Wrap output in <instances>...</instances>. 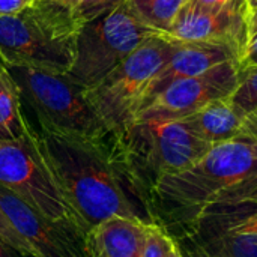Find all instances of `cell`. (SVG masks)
Masks as SVG:
<instances>
[{"instance_id": "6da1fadb", "label": "cell", "mask_w": 257, "mask_h": 257, "mask_svg": "<svg viewBox=\"0 0 257 257\" xmlns=\"http://www.w3.org/2000/svg\"><path fill=\"white\" fill-rule=\"evenodd\" d=\"M30 133L87 233L111 217L155 223L142 205L143 194L120 157L114 134L93 140L33 126Z\"/></svg>"}, {"instance_id": "7a4b0ae2", "label": "cell", "mask_w": 257, "mask_h": 257, "mask_svg": "<svg viewBox=\"0 0 257 257\" xmlns=\"http://www.w3.org/2000/svg\"><path fill=\"white\" fill-rule=\"evenodd\" d=\"M254 182L257 143L239 136L211 146L191 167L160 178L149 196L167 221L193 224L208 208L232 202Z\"/></svg>"}, {"instance_id": "3957f363", "label": "cell", "mask_w": 257, "mask_h": 257, "mask_svg": "<svg viewBox=\"0 0 257 257\" xmlns=\"http://www.w3.org/2000/svg\"><path fill=\"white\" fill-rule=\"evenodd\" d=\"M20 96L21 110L33 128L75 136L105 139L110 133L87 98V90L66 74L5 65Z\"/></svg>"}, {"instance_id": "277c9868", "label": "cell", "mask_w": 257, "mask_h": 257, "mask_svg": "<svg viewBox=\"0 0 257 257\" xmlns=\"http://www.w3.org/2000/svg\"><path fill=\"white\" fill-rule=\"evenodd\" d=\"M78 27L72 14L33 0L18 14L0 15V59L5 65L66 74Z\"/></svg>"}, {"instance_id": "5b68a950", "label": "cell", "mask_w": 257, "mask_h": 257, "mask_svg": "<svg viewBox=\"0 0 257 257\" xmlns=\"http://www.w3.org/2000/svg\"><path fill=\"white\" fill-rule=\"evenodd\" d=\"M114 137L142 194L160 178L191 167L211 149L181 120H136Z\"/></svg>"}, {"instance_id": "8992f818", "label": "cell", "mask_w": 257, "mask_h": 257, "mask_svg": "<svg viewBox=\"0 0 257 257\" xmlns=\"http://www.w3.org/2000/svg\"><path fill=\"white\" fill-rule=\"evenodd\" d=\"M173 47L161 35L151 36L99 83L86 89L90 104L110 133L116 136L134 123L151 83L169 60Z\"/></svg>"}, {"instance_id": "52a82bcc", "label": "cell", "mask_w": 257, "mask_h": 257, "mask_svg": "<svg viewBox=\"0 0 257 257\" xmlns=\"http://www.w3.org/2000/svg\"><path fill=\"white\" fill-rule=\"evenodd\" d=\"M155 35L160 33L142 23L125 2L113 12L78 27L74 60L66 75L81 87L90 89Z\"/></svg>"}, {"instance_id": "ba28073f", "label": "cell", "mask_w": 257, "mask_h": 257, "mask_svg": "<svg viewBox=\"0 0 257 257\" xmlns=\"http://www.w3.org/2000/svg\"><path fill=\"white\" fill-rule=\"evenodd\" d=\"M0 185L47 218L86 239L84 226L62 194L32 133L23 140H0Z\"/></svg>"}, {"instance_id": "9c48e42d", "label": "cell", "mask_w": 257, "mask_h": 257, "mask_svg": "<svg viewBox=\"0 0 257 257\" xmlns=\"http://www.w3.org/2000/svg\"><path fill=\"white\" fill-rule=\"evenodd\" d=\"M241 69V60L233 59L203 74L173 81L145 102L136 120H179L209 101L230 96L238 86Z\"/></svg>"}, {"instance_id": "30bf717a", "label": "cell", "mask_w": 257, "mask_h": 257, "mask_svg": "<svg viewBox=\"0 0 257 257\" xmlns=\"http://www.w3.org/2000/svg\"><path fill=\"white\" fill-rule=\"evenodd\" d=\"M193 224L197 235L196 257H257L256 206L215 205Z\"/></svg>"}, {"instance_id": "8fae6325", "label": "cell", "mask_w": 257, "mask_h": 257, "mask_svg": "<svg viewBox=\"0 0 257 257\" xmlns=\"http://www.w3.org/2000/svg\"><path fill=\"white\" fill-rule=\"evenodd\" d=\"M247 0H232L221 9H203L185 3L169 30L160 33L173 42H209L224 44L241 54L248 44Z\"/></svg>"}, {"instance_id": "7c38bea8", "label": "cell", "mask_w": 257, "mask_h": 257, "mask_svg": "<svg viewBox=\"0 0 257 257\" xmlns=\"http://www.w3.org/2000/svg\"><path fill=\"white\" fill-rule=\"evenodd\" d=\"M0 208L33 257H89L83 236L47 218L2 185Z\"/></svg>"}, {"instance_id": "4fadbf2b", "label": "cell", "mask_w": 257, "mask_h": 257, "mask_svg": "<svg viewBox=\"0 0 257 257\" xmlns=\"http://www.w3.org/2000/svg\"><path fill=\"white\" fill-rule=\"evenodd\" d=\"M173 42V41H172ZM173 51L149 86L146 101L160 93L173 81L203 74L227 60L238 59L241 54L224 44L209 42H173ZM145 101V102H146ZM145 105V104H143Z\"/></svg>"}, {"instance_id": "5bb4252c", "label": "cell", "mask_w": 257, "mask_h": 257, "mask_svg": "<svg viewBox=\"0 0 257 257\" xmlns=\"http://www.w3.org/2000/svg\"><path fill=\"white\" fill-rule=\"evenodd\" d=\"M148 224L139 218L111 217L86 235L89 257H142Z\"/></svg>"}, {"instance_id": "9a60e30c", "label": "cell", "mask_w": 257, "mask_h": 257, "mask_svg": "<svg viewBox=\"0 0 257 257\" xmlns=\"http://www.w3.org/2000/svg\"><path fill=\"white\" fill-rule=\"evenodd\" d=\"M245 114L230 96L209 101L194 113L179 119L196 137L214 146L239 137Z\"/></svg>"}, {"instance_id": "2e32d148", "label": "cell", "mask_w": 257, "mask_h": 257, "mask_svg": "<svg viewBox=\"0 0 257 257\" xmlns=\"http://www.w3.org/2000/svg\"><path fill=\"white\" fill-rule=\"evenodd\" d=\"M29 133L30 126L24 119L18 92L8 74L0 83V140H23Z\"/></svg>"}, {"instance_id": "e0dca14e", "label": "cell", "mask_w": 257, "mask_h": 257, "mask_svg": "<svg viewBox=\"0 0 257 257\" xmlns=\"http://www.w3.org/2000/svg\"><path fill=\"white\" fill-rule=\"evenodd\" d=\"M188 0H126L131 12L158 33L169 30Z\"/></svg>"}, {"instance_id": "ac0fdd59", "label": "cell", "mask_w": 257, "mask_h": 257, "mask_svg": "<svg viewBox=\"0 0 257 257\" xmlns=\"http://www.w3.org/2000/svg\"><path fill=\"white\" fill-rule=\"evenodd\" d=\"M230 99L247 116L257 108V65L242 66L239 81Z\"/></svg>"}, {"instance_id": "d6986e66", "label": "cell", "mask_w": 257, "mask_h": 257, "mask_svg": "<svg viewBox=\"0 0 257 257\" xmlns=\"http://www.w3.org/2000/svg\"><path fill=\"white\" fill-rule=\"evenodd\" d=\"M176 242L157 223L148 224L146 242L142 257H170Z\"/></svg>"}, {"instance_id": "ffe728a7", "label": "cell", "mask_w": 257, "mask_h": 257, "mask_svg": "<svg viewBox=\"0 0 257 257\" xmlns=\"http://www.w3.org/2000/svg\"><path fill=\"white\" fill-rule=\"evenodd\" d=\"M126 0H81L74 11V20L78 26L99 15H105L120 8Z\"/></svg>"}, {"instance_id": "44dd1931", "label": "cell", "mask_w": 257, "mask_h": 257, "mask_svg": "<svg viewBox=\"0 0 257 257\" xmlns=\"http://www.w3.org/2000/svg\"><path fill=\"white\" fill-rule=\"evenodd\" d=\"M0 238L14 250H17L20 254L24 257H33L32 250L29 248V245L26 244V241L18 235V232L14 229L12 223L8 220V217L5 215V212L0 208Z\"/></svg>"}, {"instance_id": "7402d4cb", "label": "cell", "mask_w": 257, "mask_h": 257, "mask_svg": "<svg viewBox=\"0 0 257 257\" xmlns=\"http://www.w3.org/2000/svg\"><path fill=\"white\" fill-rule=\"evenodd\" d=\"M239 136L245 137L248 140H253V142L257 143V108L245 116Z\"/></svg>"}, {"instance_id": "603a6c76", "label": "cell", "mask_w": 257, "mask_h": 257, "mask_svg": "<svg viewBox=\"0 0 257 257\" xmlns=\"http://www.w3.org/2000/svg\"><path fill=\"white\" fill-rule=\"evenodd\" d=\"M33 0H0V15H12L26 9Z\"/></svg>"}, {"instance_id": "cb8c5ba5", "label": "cell", "mask_w": 257, "mask_h": 257, "mask_svg": "<svg viewBox=\"0 0 257 257\" xmlns=\"http://www.w3.org/2000/svg\"><path fill=\"white\" fill-rule=\"evenodd\" d=\"M227 203H245V205H251L257 208V182H254L251 187L244 190L239 196H236L232 202H227Z\"/></svg>"}, {"instance_id": "d4e9b609", "label": "cell", "mask_w": 257, "mask_h": 257, "mask_svg": "<svg viewBox=\"0 0 257 257\" xmlns=\"http://www.w3.org/2000/svg\"><path fill=\"white\" fill-rule=\"evenodd\" d=\"M241 65L242 66H254V65H257V35L247 44V48L244 51Z\"/></svg>"}, {"instance_id": "484cf974", "label": "cell", "mask_w": 257, "mask_h": 257, "mask_svg": "<svg viewBox=\"0 0 257 257\" xmlns=\"http://www.w3.org/2000/svg\"><path fill=\"white\" fill-rule=\"evenodd\" d=\"M41 3H45L48 6H53L59 11H63V12H69L74 15V11L75 8L80 5L81 0H38Z\"/></svg>"}, {"instance_id": "4316f807", "label": "cell", "mask_w": 257, "mask_h": 257, "mask_svg": "<svg viewBox=\"0 0 257 257\" xmlns=\"http://www.w3.org/2000/svg\"><path fill=\"white\" fill-rule=\"evenodd\" d=\"M232 0H188L193 6L203 8V9H221L227 6Z\"/></svg>"}, {"instance_id": "83f0119b", "label": "cell", "mask_w": 257, "mask_h": 257, "mask_svg": "<svg viewBox=\"0 0 257 257\" xmlns=\"http://www.w3.org/2000/svg\"><path fill=\"white\" fill-rule=\"evenodd\" d=\"M257 35V6L250 9L248 14V42Z\"/></svg>"}, {"instance_id": "f1b7e54d", "label": "cell", "mask_w": 257, "mask_h": 257, "mask_svg": "<svg viewBox=\"0 0 257 257\" xmlns=\"http://www.w3.org/2000/svg\"><path fill=\"white\" fill-rule=\"evenodd\" d=\"M0 257H24L20 254L17 250H14L12 247H9L2 238H0Z\"/></svg>"}, {"instance_id": "f546056e", "label": "cell", "mask_w": 257, "mask_h": 257, "mask_svg": "<svg viewBox=\"0 0 257 257\" xmlns=\"http://www.w3.org/2000/svg\"><path fill=\"white\" fill-rule=\"evenodd\" d=\"M8 77V71H6V68H5V63H3V60L0 59V83L5 80Z\"/></svg>"}, {"instance_id": "4dcf8cb0", "label": "cell", "mask_w": 257, "mask_h": 257, "mask_svg": "<svg viewBox=\"0 0 257 257\" xmlns=\"http://www.w3.org/2000/svg\"><path fill=\"white\" fill-rule=\"evenodd\" d=\"M170 257H182V254H181V250H179V247H178V245H175V248H173L172 256Z\"/></svg>"}, {"instance_id": "1f68e13d", "label": "cell", "mask_w": 257, "mask_h": 257, "mask_svg": "<svg viewBox=\"0 0 257 257\" xmlns=\"http://www.w3.org/2000/svg\"><path fill=\"white\" fill-rule=\"evenodd\" d=\"M247 3H248V8H250V9L257 6V0H247Z\"/></svg>"}]
</instances>
